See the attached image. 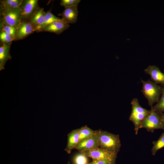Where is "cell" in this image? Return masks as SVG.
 Wrapping results in <instances>:
<instances>
[{
	"label": "cell",
	"instance_id": "1",
	"mask_svg": "<svg viewBox=\"0 0 164 164\" xmlns=\"http://www.w3.org/2000/svg\"><path fill=\"white\" fill-rule=\"evenodd\" d=\"M99 148L117 154L121 144L118 135L101 130L95 131Z\"/></svg>",
	"mask_w": 164,
	"mask_h": 164
},
{
	"label": "cell",
	"instance_id": "2",
	"mask_svg": "<svg viewBox=\"0 0 164 164\" xmlns=\"http://www.w3.org/2000/svg\"><path fill=\"white\" fill-rule=\"evenodd\" d=\"M142 92L151 107L159 101L162 94V86L150 80H142Z\"/></svg>",
	"mask_w": 164,
	"mask_h": 164
},
{
	"label": "cell",
	"instance_id": "3",
	"mask_svg": "<svg viewBox=\"0 0 164 164\" xmlns=\"http://www.w3.org/2000/svg\"><path fill=\"white\" fill-rule=\"evenodd\" d=\"M132 110L129 120L133 124L135 134L137 135L142 121L149 114L150 110L142 107L137 98H133L131 102Z\"/></svg>",
	"mask_w": 164,
	"mask_h": 164
},
{
	"label": "cell",
	"instance_id": "4",
	"mask_svg": "<svg viewBox=\"0 0 164 164\" xmlns=\"http://www.w3.org/2000/svg\"><path fill=\"white\" fill-rule=\"evenodd\" d=\"M144 128L148 132H153L155 129H162L160 113L151 107L149 114L141 123L140 128Z\"/></svg>",
	"mask_w": 164,
	"mask_h": 164
},
{
	"label": "cell",
	"instance_id": "5",
	"mask_svg": "<svg viewBox=\"0 0 164 164\" xmlns=\"http://www.w3.org/2000/svg\"><path fill=\"white\" fill-rule=\"evenodd\" d=\"M0 24L8 25L17 28L22 22L20 9L0 11Z\"/></svg>",
	"mask_w": 164,
	"mask_h": 164
},
{
	"label": "cell",
	"instance_id": "6",
	"mask_svg": "<svg viewBox=\"0 0 164 164\" xmlns=\"http://www.w3.org/2000/svg\"><path fill=\"white\" fill-rule=\"evenodd\" d=\"M93 160L116 161L117 154L107 151L100 148L81 152Z\"/></svg>",
	"mask_w": 164,
	"mask_h": 164
},
{
	"label": "cell",
	"instance_id": "7",
	"mask_svg": "<svg viewBox=\"0 0 164 164\" xmlns=\"http://www.w3.org/2000/svg\"><path fill=\"white\" fill-rule=\"evenodd\" d=\"M39 8L38 0H23L20 7L22 22L28 20Z\"/></svg>",
	"mask_w": 164,
	"mask_h": 164
},
{
	"label": "cell",
	"instance_id": "8",
	"mask_svg": "<svg viewBox=\"0 0 164 164\" xmlns=\"http://www.w3.org/2000/svg\"><path fill=\"white\" fill-rule=\"evenodd\" d=\"M99 147L97 137L95 133L91 137L79 142L75 149L80 152L92 150Z\"/></svg>",
	"mask_w": 164,
	"mask_h": 164
},
{
	"label": "cell",
	"instance_id": "9",
	"mask_svg": "<svg viewBox=\"0 0 164 164\" xmlns=\"http://www.w3.org/2000/svg\"><path fill=\"white\" fill-rule=\"evenodd\" d=\"M34 31L35 27L29 20L22 22L17 28L15 40L23 39Z\"/></svg>",
	"mask_w": 164,
	"mask_h": 164
},
{
	"label": "cell",
	"instance_id": "10",
	"mask_svg": "<svg viewBox=\"0 0 164 164\" xmlns=\"http://www.w3.org/2000/svg\"><path fill=\"white\" fill-rule=\"evenodd\" d=\"M144 71L150 76L153 82L158 85H164V73L161 71L158 67L155 65H149Z\"/></svg>",
	"mask_w": 164,
	"mask_h": 164
},
{
	"label": "cell",
	"instance_id": "11",
	"mask_svg": "<svg viewBox=\"0 0 164 164\" xmlns=\"http://www.w3.org/2000/svg\"><path fill=\"white\" fill-rule=\"evenodd\" d=\"M70 25L63 19L55 21L46 26L39 32L44 31L53 32L59 34L68 28Z\"/></svg>",
	"mask_w": 164,
	"mask_h": 164
},
{
	"label": "cell",
	"instance_id": "12",
	"mask_svg": "<svg viewBox=\"0 0 164 164\" xmlns=\"http://www.w3.org/2000/svg\"><path fill=\"white\" fill-rule=\"evenodd\" d=\"M78 13L77 6H75L65 8L62 12L58 15L67 23H74L77 20Z\"/></svg>",
	"mask_w": 164,
	"mask_h": 164
},
{
	"label": "cell",
	"instance_id": "13",
	"mask_svg": "<svg viewBox=\"0 0 164 164\" xmlns=\"http://www.w3.org/2000/svg\"><path fill=\"white\" fill-rule=\"evenodd\" d=\"M67 145L65 150L68 154L75 149L80 142L79 128L71 131L68 135Z\"/></svg>",
	"mask_w": 164,
	"mask_h": 164
},
{
	"label": "cell",
	"instance_id": "14",
	"mask_svg": "<svg viewBox=\"0 0 164 164\" xmlns=\"http://www.w3.org/2000/svg\"><path fill=\"white\" fill-rule=\"evenodd\" d=\"M11 43H2L0 47V70L5 69V66L7 61L12 58L10 54V49Z\"/></svg>",
	"mask_w": 164,
	"mask_h": 164
},
{
	"label": "cell",
	"instance_id": "15",
	"mask_svg": "<svg viewBox=\"0 0 164 164\" xmlns=\"http://www.w3.org/2000/svg\"><path fill=\"white\" fill-rule=\"evenodd\" d=\"M45 12L43 8H39L28 20L36 29L43 24L44 21Z\"/></svg>",
	"mask_w": 164,
	"mask_h": 164
},
{
	"label": "cell",
	"instance_id": "16",
	"mask_svg": "<svg viewBox=\"0 0 164 164\" xmlns=\"http://www.w3.org/2000/svg\"><path fill=\"white\" fill-rule=\"evenodd\" d=\"M23 1V0H1V11L20 9Z\"/></svg>",
	"mask_w": 164,
	"mask_h": 164
},
{
	"label": "cell",
	"instance_id": "17",
	"mask_svg": "<svg viewBox=\"0 0 164 164\" xmlns=\"http://www.w3.org/2000/svg\"><path fill=\"white\" fill-rule=\"evenodd\" d=\"M60 19H61L60 18L54 15L51 12L50 10L48 11L45 12L44 23L42 25L36 29V31L37 32H39L41 29L46 26Z\"/></svg>",
	"mask_w": 164,
	"mask_h": 164
},
{
	"label": "cell",
	"instance_id": "18",
	"mask_svg": "<svg viewBox=\"0 0 164 164\" xmlns=\"http://www.w3.org/2000/svg\"><path fill=\"white\" fill-rule=\"evenodd\" d=\"M95 131L87 126H84L79 128L80 142L92 136Z\"/></svg>",
	"mask_w": 164,
	"mask_h": 164
},
{
	"label": "cell",
	"instance_id": "19",
	"mask_svg": "<svg viewBox=\"0 0 164 164\" xmlns=\"http://www.w3.org/2000/svg\"><path fill=\"white\" fill-rule=\"evenodd\" d=\"M152 144L151 152L152 155H154L158 150L164 147V132L157 141L152 142Z\"/></svg>",
	"mask_w": 164,
	"mask_h": 164
},
{
	"label": "cell",
	"instance_id": "20",
	"mask_svg": "<svg viewBox=\"0 0 164 164\" xmlns=\"http://www.w3.org/2000/svg\"><path fill=\"white\" fill-rule=\"evenodd\" d=\"M88 157L83 153L79 152L76 154L73 159V164H87Z\"/></svg>",
	"mask_w": 164,
	"mask_h": 164
},
{
	"label": "cell",
	"instance_id": "21",
	"mask_svg": "<svg viewBox=\"0 0 164 164\" xmlns=\"http://www.w3.org/2000/svg\"><path fill=\"white\" fill-rule=\"evenodd\" d=\"M152 107L157 111L164 113V87L162 86V93L159 101Z\"/></svg>",
	"mask_w": 164,
	"mask_h": 164
},
{
	"label": "cell",
	"instance_id": "22",
	"mask_svg": "<svg viewBox=\"0 0 164 164\" xmlns=\"http://www.w3.org/2000/svg\"><path fill=\"white\" fill-rule=\"evenodd\" d=\"M17 28L10 26L0 24L1 31H4L12 37L15 40V36Z\"/></svg>",
	"mask_w": 164,
	"mask_h": 164
},
{
	"label": "cell",
	"instance_id": "23",
	"mask_svg": "<svg viewBox=\"0 0 164 164\" xmlns=\"http://www.w3.org/2000/svg\"><path fill=\"white\" fill-rule=\"evenodd\" d=\"M80 0H61L60 5L65 8L77 6Z\"/></svg>",
	"mask_w": 164,
	"mask_h": 164
},
{
	"label": "cell",
	"instance_id": "24",
	"mask_svg": "<svg viewBox=\"0 0 164 164\" xmlns=\"http://www.w3.org/2000/svg\"><path fill=\"white\" fill-rule=\"evenodd\" d=\"M0 39L2 43L9 44L15 40V39L4 31H1L0 33Z\"/></svg>",
	"mask_w": 164,
	"mask_h": 164
},
{
	"label": "cell",
	"instance_id": "25",
	"mask_svg": "<svg viewBox=\"0 0 164 164\" xmlns=\"http://www.w3.org/2000/svg\"><path fill=\"white\" fill-rule=\"evenodd\" d=\"M115 161L110 160H93L87 164H115Z\"/></svg>",
	"mask_w": 164,
	"mask_h": 164
},
{
	"label": "cell",
	"instance_id": "26",
	"mask_svg": "<svg viewBox=\"0 0 164 164\" xmlns=\"http://www.w3.org/2000/svg\"><path fill=\"white\" fill-rule=\"evenodd\" d=\"M160 113L161 122L163 127V129L164 130V113Z\"/></svg>",
	"mask_w": 164,
	"mask_h": 164
},
{
	"label": "cell",
	"instance_id": "27",
	"mask_svg": "<svg viewBox=\"0 0 164 164\" xmlns=\"http://www.w3.org/2000/svg\"></svg>",
	"mask_w": 164,
	"mask_h": 164
}]
</instances>
